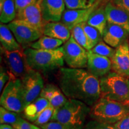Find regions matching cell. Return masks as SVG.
<instances>
[{
  "label": "cell",
  "instance_id": "obj_1",
  "mask_svg": "<svg viewBox=\"0 0 129 129\" xmlns=\"http://www.w3.org/2000/svg\"><path fill=\"white\" fill-rule=\"evenodd\" d=\"M57 81L69 99L79 100L92 106L101 98L99 78L84 68H60Z\"/></svg>",
  "mask_w": 129,
  "mask_h": 129
},
{
  "label": "cell",
  "instance_id": "obj_2",
  "mask_svg": "<svg viewBox=\"0 0 129 129\" xmlns=\"http://www.w3.org/2000/svg\"><path fill=\"white\" fill-rule=\"evenodd\" d=\"M90 109L83 102L68 99L63 105L55 108L51 121L60 122L68 129H83Z\"/></svg>",
  "mask_w": 129,
  "mask_h": 129
},
{
  "label": "cell",
  "instance_id": "obj_3",
  "mask_svg": "<svg viewBox=\"0 0 129 129\" xmlns=\"http://www.w3.org/2000/svg\"><path fill=\"white\" fill-rule=\"evenodd\" d=\"M27 63L30 68L38 72H48L60 69L64 65L62 46L54 50L23 49Z\"/></svg>",
  "mask_w": 129,
  "mask_h": 129
},
{
  "label": "cell",
  "instance_id": "obj_4",
  "mask_svg": "<svg viewBox=\"0 0 129 129\" xmlns=\"http://www.w3.org/2000/svg\"><path fill=\"white\" fill-rule=\"evenodd\" d=\"M129 115V101L119 102L100 98L91 107L89 116L92 120L115 124Z\"/></svg>",
  "mask_w": 129,
  "mask_h": 129
},
{
  "label": "cell",
  "instance_id": "obj_5",
  "mask_svg": "<svg viewBox=\"0 0 129 129\" xmlns=\"http://www.w3.org/2000/svg\"><path fill=\"white\" fill-rule=\"evenodd\" d=\"M101 98L119 102L129 101V79L111 71L99 78Z\"/></svg>",
  "mask_w": 129,
  "mask_h": 129
},
{
  "label": "cell",
  "instance_id": "obj_6",
  "mask_svg": "<svg viewBox=\"0 0 129 129\" xmlns=\"http://www.w3.org/2000/svg\"><path fill=\"white\" fill-rule=\"evenodd\" d=\"M0 104L1 106L9 111L19 114L23 112L25 104L20 78H10L3 90Z\"/></svg>",
  "mask_w": 129,
  "mask_h": 129
},
{
  "label": "cell",
  "instance_id": "obj_7",
  "mask_svg": "<svg viewBox=\"0 0 129 129\" xmlns=\"http://www.w3.org/2000/svg\"><path fill=\"white\" fill-rule=\"evenodd\" d=\"M64 60L71 68H85L87 66L88 50L74 40L72 36L62 46Z\"/></svg>",
  "mask_w": 129,
  "mask_h": 129
},
{
  "label": "cell",
  "instance_id": "obj_8",
  "mask_svg": "<svg viewBox=\"0 0 129 129\" xmlns=\"http://www.w3.org/2000/svg\"><path fill=\"white\" fill-rule=\"evenodd\" d=\"M1 53L7 70L16 78L21 79L30 69L23 49L9 51L1 46Z\"/></svg>",
  "mask_w": 129,
  "mask_h": 129
},
{
  "label": "cell",
  "instance_id": "obj_9",
  "mask_svg": "<svg viewBox=\"0 0 129 129\" xmlns=\"http://www.w3.org/2000/svg\"><path fill=\"white\" fill-rule=\"evenodd\" d=\"M7 25L23 49L43 35L41 31L23 20L15 19Z\"/></svg>",
  "mask_w": 129,
  "mask_h": 129
},
{
  "label": "cell",
  "instance_id": "obj_10",
  "mask_svg": "<svg viewBox=\"0 0 129 129\" xmlns=\"http://www.w3.org/2000/svg\"><path fill=\"white\" fill-rule=\"evenodd\" d=\"M25 106L40 96L44 87V81L40 72L30 68L21 78Z\"/></svg>",
  "mask_w": 129,
  "mask_h": 129
},
{
  "label": "cell",
  "instance_id": "obj_11",
  "mask_svg": "<svg viewBox=\"0 0 129 129\" xmlns=\"http://www.w3.org/2000/svg\"><path fill=\"white\" fill-rule=\"evenodd\" d=\"M41 1V0H38L37 2L17 12L16 19L23 20L43 32L47 22L43 17L40 6Z\"/></svg>",
  "mask_w": 129,
  "mask_h": 129
},
{
  "label": "cell",
  "instance_id": "obj_12",
  "mask_svg": "<svg viewBox=\"0 0 129 129\" xmlns=\"http://www.w3.org/2000/svg\"><path fill=\"white\" fill-rule=\"evenodd\" d=\"M106 4L96 0L93 6L85 9H67L63 13L60 22L64 24L69 29L71 30L75 26L87 22V19L93 12L98 6Z\"/></svg>",
  "mask_w": 129,
  "mask_h": 129
},
{
  "label": "cell",
  "instance_id": "obj_13",
  "mask_svg": "<svg viewBox=\"0 0 129 129\" xmlns=\"http://www.w3.org/2000/svg\"><path fill=\"white\" fill-rule=\"evenodd\" d=\"M112 71L122 76L129 77V44L128 40L115 48L112 59Z\"/></svg>",
  "mask_w": 129,
  "mask_h": 129
},
{
  "label": "cell",
  "instance_id": "obj_14",
  "mask_svg": "<svg viewBox=\"0 0 129 129\" xmlns=\"http://www.w3.org/2000/svg\"><path fill=\"white\" fill-rule=\"evenodd\" d=\"M87 70L97 78H101L112 71L110 58L94 54L88 50Z\"/></svg>",
  "mask_w": 129,
  "mask_h": 129
},
{
  "label": "cell",
  "instance_id": "obj_15",
  "mask_svg": "<svg viewBox=\"0 0 129 129\" xmlns=\"http://www.w3.org/2000/svg\"><path fill=\"white\" fill-rule=\"evenodd\" d=\"M40 6L43 17L46 22L60 21L66 10L64 0H41Z\"/></svg>",
  "mask_w": 129,
  "mask_h": 129
},
{
  "label": "cell",
  "instance_id": "obj_16",
  "mask_svg": "<svg viewBox=\"0 0 129 129\" xmlns=\"http://www.w3.org/2000/svg\"><path fill=\"white\" fill-rule=\"evenodd\" d=\"M129 32L120 26L108 22L103 34L104 41L113 48H117L128 40Z\"/></svg>",
  "mask_w": 129,
  "mask_h": 129
},
{
  "label": "cell",
  "instance_id": "obj_17",
  "mask_svg": "<svg viewBox=\"0 0 129 129\" xmlns=\"http://www.w3.org/2000/svg\"><path fill=\"white\" fill-rule=\"evenodd\" d=\"M108 22L119 25L129 32V12L109 1L105 6Z\"/></svg>",
  "mask_w": 129,
  "mask_h": 129
},
{
  "label": "cell",
  "instance_id": "obj_18",
  "mask_svg": "<svg viewBox=\"0 0 129 129\" xmlns=\"http://www.w3.org/2000/svg\"><path fill=\"white\" fill-rule=\"evenodd\" d=\"M40 96L46 98L54 108H57L63 105L68 99L60 87L59 88L53 84L45 85Z\"/></svg>",
  "mask_w": 129,
  "mask_h": 129
},
{
  "label": "cell",
  "instance_id": "obj_19",
  "mask_svg": "<svg viewBox=\"0 0 129 129\" xmlns=\"http://www.w3.org/2000/svg\"><path fill=\"white\" fill-rule=\"evenodd\" d=\"M43 33L46 36L62 40L64 43L71 36V30L60 21L47 22L44 26Z\"/></svg>",
  "mask_w": 129,
  "mask_h": 129
},
{
  "label": "cell",
  "instance_id": "obj_20",
  "mask_svg": "<svg viewBox=\"0 0 129 129\" xmlns=\"http://www.w3.org/2000/svg\"><path fill=\"white\" fill-rule=\"evenodd\" d=\"M50 105L46 98L39 96L25 106L23 110L24 117L29 121L34 122L42 111Z\"/></svg>",
  "mask_w": 129,
  "mask_h": 129
},
{
  "label": "cell",
  "instance_id": "obj_21",
  "mask_svg": "<svg viewBox=\"0 0 129 129\" xmlns=\"http://www.w3.org/2000/svg\"><path fill=\"white\" fill-rule=\"evenodd\" d=\"M0 41L1 47L7 51H13L23 49L8 25L3 23L0 25Z\"/></svg>",
  "mask_w": 129,
  "mask_h": 129
},
{
  "label": "cell",
  "instance_id": "obj_22",
  "mask_svg": "<svg viewBox=\"0 0 129 129\" xmlns=\"http://www.w3.org/2000/svg\"><path fill=\"white\" fill-rule=\"evenodd\" d=\"M105 6L106 4H104L98 6L91 12L86 22L88 25L96 28L102 35L108 23Z\"/></svg>",
  "mask_w": 129,
  "mask_h": 129
},
{
  "label": "cell",
  "instance_id": "obj_23",
  "mask_svg": "<svg viewBox=\"0 0 129 129\" xmlns=\"http://www.w3.org/2000/svg\"><path fill=\"white\" fill-rule=\"evenodd\" d=\"M15 0H0V21L9 23L16 19Z\"/></svg>",
  "mask_w": 129,
  "mask_h": 129
},
{
  "label": "cell",
  "instance_id": "obj_24",
  "mask_svg": "<svg viewBox=\"0 0 129 129\" xmlns=\"http://www.w3.org/2000/svg\"><path fill=\"white\" fill-rule=\"evenodd\" d=\"M63 43L62 40L43 35L36 41L31 43L29 47L35 49L54 50L60 47Z\"/></svg>",
  "mask_w": 129,
  "mask_h": 129
},
{
  "label": "cell",
  "instance_id": "obj_25",
  "mask_svg": "<svg viewBox=\"0 0 129 129\" xmlns=\"http://www.w3.org/2000/svg\"><path fill=\"white\" fill-rule=\"evenodd\" d=\"M83 27L88 38L90 50H91L99 42L102 41V35L96 28H95L92 26L88 25L86 22H83Z\"/></svg>",
  "mask_w": 129,
  "mask_h": 129
},
{
  "label": "cell",
  "instance_id": "obj_26",
  "mask_svg": "<svg viewBox=\"0 0 129 129\" xmlns=\"http://www.w3.org/2000/svg\"><path fill=\"white\" fill-rule=\"evenodd\" d=\"M71 36H72L74 40L79 44L87 50H90V47L89 42H88L87 37V35L83 29V23L75 26L71 30Z\"/></svg>",
  "mask_w": 129,
  "mask_h": 129
},
{
  "label": "cell",
  "instance_id": "obj_27",
  "mask_svg": "<svg viewBox=\"0 0 129 129\" xmlns=\"http://www.w3.org/2000/svg\"><path fill=\"white\" fill-rule=\"evenodd\" d=\"M23 118L19 113L13 112L4 108L3 106L0 107V122L1 124H7L13 125L20 121Z\"/></svg>",
  "mask_w": 129,
  "mask_h": 129
},
{
  "label": "cell",
  "instance_id": "obj_28",
  "mask_svg": "<svg viewBox=\"0 0 129 129\" xmlns=\"http://www.w3.org/2000/svg\"><path fill=\"white\" fill-rule=\"evenodd\" d=\"M89 51L94 54L105 56L110 59H112L115 53V49L103 41L99 42Z\"/></svg>",
  "mask_w": 129,
  "mask_h": 129
},
{
  "label": "cell",
  "instance_id": "obj_29",
  "mask_svg": "<svg viewBox=\"0 0 129 129\" xmlns=\"http://www.w3.org/2000/svg\"><path fill=\"white\" fill-rule=\"evenodd\" d=\"M67 9H85L91 7L96 0H64Z\"/></svg>",
  "mask_w": 129,
  "mask_h": 129
},
{
  "label": "cell",
  "instance_id": "obj_30",
  "mask_svg": "<svg viewBox=\"0 0 129 129\" xmlns=\"http://www.w3.org/2000/svg\"><path fill=\"white\" fill-rule=\"evenodd\" d=\"M55 108L50 104L40 113L36 121L34 122L35 125L40 127L47 123L51 120Z\"/></svg>",
  "mask_w": 129,
  "mask_h": 129
},
{
  "label": "cell",
  "instance_id": "obj_31",
  "mask_svg": "<svg viewBox=\"0 0 129 129\" xmlns=\"http://www.w3.org/2000/svg\"><path fill=\"white\" fill-rule=\"evenodd\" d=\"M83 129H115L114 125L92 120L88 122Z\"/></svg>",
  "mask_w": 129,
  "mask_h": 129
},
{
  "label": "cell",
  "instance_id": "obj_32",
  "mask_svg": "<svg viewBox=\"0 0 129 129\" xmlns=\"http://www.w3.org/2000/svg\"><path fill=\"white\" fill-rule=\"evenodd\" d=\"M11 78V75L7 70L4 67L1 66V71H0V91L2 92L5 87L6 83L9 81Z\"/></svg>",
  "mask_w": 129,
  "mask_h": 129
},
{
  "label": "cell",
  "instance_id": "obj_33",
  "mask_svg": "<svg viewBox=\"0 0 129 129\" xmlns=\"http://www.w3.org/2000/svg\"><path fill=\"white\" fill-rule=\"evenodd\" d=\"M12 126L14 127V129H37L38 128V126L35 125L34 124H32L23 118Z\"/></svg>",
  "mask_w": 129,
  "mask_h": 129
},
{
  "label": "cell",
  "instance_id": "obj_34",
  "mask_svg": "<svg viewBox=\"0 0 129 129\" xmlns=\"http://www.w3.org/2000/svg\"><path fill=\"white\" fill-rule=\"evenodd\" d=\"M38 0H15L16 12L22 10L28 6L36 3Z\"/></svg>",
  "mask_w": 129,
  "mask_h": 129
},
{
  "label": "cell",
  "instance_id": "obj_35",
  "mask_svg": "<svg viewBox=\"0 0 129 129\" xmlns=\"http://www.w3.org/2000/svg\"><path fill=\"white\" fill-rule=\"evenodd\" d=\"M40 127L42 129H68L62 124L56 121H50Z\"/></svg>",
  "mask_w": 129,
  "mask_h": 129
},
{
  "label": "cell",
  "instance_id": "obj_36",
  "mask_svg": "<svg viewBox=\"0 0 129 129\" xmlns=\"http://www.w3.org/2000/svg\"><path fill=\"white\" fill-rule=\"evenodd\" d=\"M115 129H129V115L114 124Z\"/></svg>",
  "mask_w": 129,
  "mask_h": 129
},
{
  "label": "cell",
  "instance_id": "obj_37",
  "mask_svg": "<svg viewBox=\"0 0 129 129\" xmlns=\"http://www.w3.org/2000/svg\"><path fill=\"white\" fill-rule=\"evenodd\" d=\"M111 1L115 6L129 12V0H111Z\"/></svg>",
  "mask_w": 129,
  "mask_h": 129
},
{
  "label": "cell",
  "instance_id": "obj_38",
  "mask_svg": "<svg viewBox=\"0 0 129 129\" xmlns=\"http://www.w3.org/2000/svg\"><path fill=\"white\" fill-rule=\"evenodd\" d=\"M0 129H14L12 125L7 124H1Z\"/></svg>",
  "mask_w": 129,
  "mask_h": 129
},
{
  "label": "cell",
  "instance_id": "obj_39",
  "mask_svg": "<svg viewBox=\"0 0 129 129\" xmlns=\"http://www.w3.org/2000/svg\"><path fill=\"white\" fill-rule=\"evenodd\" d=\"M98 1H101V2L104 3V4H107L108 3L111 1V0H98Z\"/></svg>",
  "mask_w": 129,
  "mask_h": 129
},
{
  "label": "cell",
  "instance_id": "obj_40",
  "mask_svg": "<svg viewBox=\"0 0 129 129\" xmlns=\"http://www.w3.org/2000/svg\"><path fill=\"white\" fill-rule=\"evenodd\" d=\"M37 129H42V128H40V127H38V128H37Z\"/></svg>",
  "mask_w": 129,
  "mask_h": 129
}]
</instances>
